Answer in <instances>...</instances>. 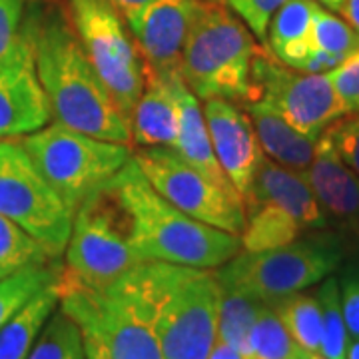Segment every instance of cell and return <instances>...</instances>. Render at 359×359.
<instances>
[{"label":"cell","instance_id":"cell-1","mask_svg":"<svg viewBox=\"0 0 359 359\" xmlns=\"http://www.w3.org/2000/svg\"><path fill=\"white\" fill-rule=\"evenodd\" d=\"M28 20L40 84L54 120L66 128L132 148L130 116L96 74L70 13L56 2L30 0Z\"/></svg>","mask_w":359,"mask_h":359},{"label":"cell","instance_id":"cell-2","mask_svg":"<svg viewBox=\"0 0 359 359\" xmlns=\"http://www.w3.org/2000/svg\"><path fill=\"white\" fill-rule=\"evenodd\" d=\"M112 287L152 327L162 359H208L218 339V271L142 262Z\"/></svg>","mask_w":359,"mask_h":359},{"label":"cell","instance_id":"cell-3","mask_svg":"<svg viewBox=\"0 0 359 359\" xmlns=\"http://www.w3.org/2000/svg\"><path fill=\"white\" fill-rule=\"evenodd\" d=\"M110 184L132 218V242L142 262L216 269L242 252L240 236L190 218L156 192L134 158Z\"/></svg>","mask_w":359,"mask_h":359},{"label":"cell","instance_id":"cell-4","mask_svg":"<svg viewBox=\"0 0 359 359\" xmlns=\"http://www.w3.org/2000/svg\"><path fill=\"white\" fill-rule=\"evenodd\" d=\"M256 40L224 0H194L182 76L196 98L248 100Z\"/></svg>","mask_w":359,"mask_h":359},{"label":"cell","instance_id":"cell-5","mask_svg":"<svg viewBox=\"0 0 359 359\" xmlns=\"http://www.w3.org/2000/svg\"><path fill=\"white\" fill-rule=\"evenodd\" d=\"M142 264L132 242V218L110 180L90 194L72 219L66 245V273L104 290Z\"/></svg>","mask_w":359,"mask_h":359},{"label":"cell","instance_id":"cell-6","mask_svg":"<svg viewBox=\"0 0 359 359\" xmlns=\"http://www.w3.org/2000/svg\"><path fill=\"white\" fill-rule=\"evenodd\" d=\"M22 144L42 178L72 214L132 158L130 146L100 140L58 122L28 134Z\"/></svg>","mask_w":359,"mask_h":359},{"label":"cell","instance_id":"cell-7","mask_svg":"<svg viewBox=\"0 0 359 359\" xmlns=\"http://www.w3.org/2000/svg\"><path fill=\"white\" fill-rule=\"evenodd\" d=\"M60 309L76 321L86 359H162L152 327L112 285L96 290L62 268Z\"/></svg>","mask_w":359,"mask_h":359},{"label":"cell","instance_id":"cell-8","mask_svg":"<svg viewBox=\"0 0 359 359\" xmlns=\"http://www.w3.org/2000/svg\"><path fill=\"white\" fill-rule=\"evenodd\" d=\"M339 262L341 248L334 238L294 240L264 252H240L222 266L218 280L224 287L271 304L320 283Z\"/></svg>","mask_w":359,"mask_h":359},{"label":"cell","instance_id":"cell-9","mask_svg":"<svg viewBox=\"0 0 359 359\" xmlns=\"http://www.w3.org/2000/svg\"><path fill=\"white\" fill-rule=\"evenodd\" d=\"M0 214L30 233L52 259L66 252L74 214L42 178L20 138L0 140Z\"/></svg>","mask_w":359,"mask_h":359},{"label":"cell","instance_id":"cell-10","mask_svg":"<svg viewBox=\"0 0 359 359\" xmlns=\"http://www.w3.org/2000/svg\"><path fill=\"white\" fill-rule=\"evenodd\" d=\"M78 40L106 88L132 114L146 86V62L108 0H70Z\"/></svg>","mask_w":359,"mask_h":359},{"label":"cell","instance_id":"cell-11","mask_svg":"<svg viewBox=\"0 0 359 359\" xmlns=\"http://www.w3.org/2000/svg\"><path fill=\"white\" fill-rule=\"evenodd\" d=\"M250 80L252 88L245 102L268 104L287 124L309 138L318 140L330 124L347 114L325 74L285 66L269 48H257Z\"/></svg>","mask_w":359,"mask_h":359},{"label":"cell","instance_id":"cell-12","mask_svg":"<svg viewBox=\"0 0 359 359\" xmlns=\"http://www.w3.org/2000/svg\"><path fill=\"white\" fill-rule=\"evenodd\" d=\"M132 158L152 188L170 204L208 226L242 236L245 228L244 200L222 190L218 184L184 162L172 148L150 146L138 150Z\"/></svg>","mask_w":359,"mask_h":359},{"label":"cell","instance_id":"cell-13","mask_svg":"<svg viewBox=\"0 0 359 359\" xmlns=\"http://www.w3.org/2000/svg\"><path fill=\"white\" fill-rule=\"evenodd\" d=\"M50 118V102L40 84L32 30L26 14L22 36L0 62V140L34 134Z\"/></svg>","mask_w":359,"mask_h":359},{"label":"cell","instance_id":"cell-14","mask_svg":"<svg viewBox=\"0 0 359 359\" xmlns=\"http://www.w3.org/2000/svg\"><path fill=\"white\" fill-rule=\"evenodd\" d=\"M192 13L194 0H152L126 18L148 70L164 78L182 74Z\"/></svg>","mask_w":359,"mask_h":359},{"label":"cell","instance_id":"cell-15","mask_svg":"<svg viewBox=\"0 0 359 359\" xmlns=\"http://www.w3.org/2000/svg\"><path fill=\"white\" fill-rule=\"evenodd\" d=\"M204 118L219 166L244 200L264 156L254 122L250 114L224 98L205 100Z\"/></svg>","mask_w":359,"mask_h":359},{"label":"cell","instance_id":"cell-16","mask_svg":"<svg viewBox=\"0 0 359 359\" xmlns=\"http://www.w3.org/2000/svg\"><path fill=\"white\" fill-rule=\"evenodd\" d=\"M273 204L292 214L304 230L321 228L325 224L323 210L316 200L306 172H297L262 156L250 194L244 198V205Z\"/></svg>","mask_w":359,"mask_h":359},{"label":"cell","instance_id":"cell-17","mask_svg":"<svg viewBox=\"0 0 359 359\" xmlns=\"http://www.w3.org/2000/svg\"><path fill=\"white\" fill-rule=\"evenodd\" d=\"M166 80L172 86V92H174L176 102H178V136H176L172 150L184 162H188L198 172H202L205 178L218 184L222 190H226L231 196L242 198L236 192V188L231 186V182L226 176V172L219 166L214 146H212L210 132H208L204 110L200 108L198 98L194 96L192 90L186 86L182 74L166 76Z\"/></svg>","mask_w":359,"mask_h":359},{"label":"cell","instance_id":"cell-18","mask_svg":"<svg viewBox=\"0 0 359 359\" xmlns=\"http://www.w3.org/2000/svg\"><path fill=\"white\" fill-rule=\"evenodd\" d=\"M306 178L323 212L359 224V176L341 160L325 132L316 142V154Z\"/></svg>","mask_w":359,"mask_h":359},{"label":"cell","instance_id":"cell-19","mask_svg":"<svg viewBox=\"0 0 359 359\" xmlns=\"http://www.w3.org/2000/svg\"><path fill=\"white\" fill-rule=\"evenodd\" d=\"M132 140L138 146H174L178 136V102L166 78L146 68V86L132 114Z\"/></svg>","mask_w":359,"mask_h":359},{"label":"cell","instance_id":"cell-20","mask_svg":"<svg viewBox=\"0 0 359 359\" xmlns=\"http://www.w3.org/2000/svg\"><path fill=\"white\" fill-rule=\"evenodd\" d=\"M248 114L254 122L262 150L273 162L297 172H306L316 154V138H309L287 124L268 104H248Z\"/></svg>","mask_w":359,"mask_h":359},{"label":"cell","instance_id":"cell-21","mask_svg":"<svg viewBox=\"0 0 359 359\" xmlns=\"http://www.w3.org/2000/svg\"><path fill=\"white\" fill-rule=\"evenodd\" d=\"M316 4L313 0H287L269 22V50L280 62L295 70L304 68L313 50L311 28Z\"/></svg>","mask_w":359,"mask_h":359},{"label":"cell","instance_id":"cell-22","mask_svg":"<svg viewBox=\"0 0 359 359\" xmlns=\"http://www.w3.org/2000/svg\"><path fill=\"white\" fill-rule=\"evenodd\" d=\"M58 280V278H56ZM56 280L34 294L0 330V359H26L42 327L60 304Z\"/></svg>","mask_w":359,"mask_h":359},{"label":"cell","instance_id":"cell-23","mask_svg":"<svg viewBox=\"0 0 359 359\" xmlns=\"http://www.w3.org/2000/svg\"><path fill=\"white\" fill-rule=\"evenodd\" d=\"M304 226L273 204H256L245 208V228L240 236L244 252H264L297 240Z\"/></svg>","mask_w":359,"mask_h":359},{"label":"cell","instance_id":"cell-24","mask_svg":"<svg viewBox=\"0 0 359 359\" xmlns=\"http://www.w3.org/2000/svg\"><path fill=\"white\" fill-rule=\"evenodd\" d=\"M271 308L297 346L304 347L308 353H320L321 308L318 297L297 292L271 302Z\"/></svg>","mask_w":359,"mask_h":359},{"label":"cell","instance_id":"cell-25","mask_svg":"<svg viewBox=\"0 0 359 359\" xmlns=\"http://www.w3.org/2000/svg\"><path fill=\"white\" fill-rule=\"evenodd\" d=\"M266 302L256 297L240 294L236 290L222 285V299H219L218 318V341L233 347L242 353H248L250 334L257 320L259 309Z\"/></svg>","mask_w":359,"mask_h":359},{"label":"cell","instance_id":"cell-26","mask_svg":"<svg viewBox=\"0 0 359 359\" xmlns=\"http://www.w3.org/2000/svg\"><path fill=\"white\" fill-rule=\"evenodd\" d=\"M245 359H308V351L297 346L271 304H264L250 334Z\"/></svg>","mask_w":359,"mask_h":359},{"label":"cell","instance_id":"cell-27","mask_svg":"<svg viewBox=\"0 0 359 359\" xmlns=\"http://www.w3.org/2000/svg\"><path fill=\"white\" fill-rule=\"evenodd\" d=\"M62 268L65 266L56 264V259H50L44 264H30L0 280V330L32 295L54 282Z\"/></svg>","mask_w":359,"mask_h":359},{"label":"cell","instance_id":"cell-28","mask_svg":"<svg viewBox=\"0 0 359 359\" xmlns=\"http://www.w3.org/2000/svg\"><path fill=\"white\" fill-rule=\"evenodd\" d=\"M318 302L321 308V347L320 355L325 359H346L349 334H347L339 282L335 278H325L318 292Z\"/></svg>","mask_w":359,"mask_h":359},{"label":"cell","instance_id":"cell-29","mask_svg":"<svg viewBox=\"0 0 359 359\" xmlns=\"http://www.w3.org/2000/svg\"><path fill=\"white\" fill-rule=\"evenodd\" d=\"M26 359H86L76 321L62 309L52 313Z\"/></svg>","mask_w":359,"mask_h":359},{"label":"cell","instance_id":"cell-30","mask_svg":"<svg viewBox=\"0 0 359 359\" xmlns=\"http://www.w3.org/2000/svg\"><path fill=\"white\" fill-rule=\"evenodd\" d=\"M50 259L52 257L30 233L0 214V280L30 264H44Z\"/></svg>","mask_w":359,"mask_h":359},{"label":"cell","instance_id":"cell-31","mask_svg":"<svg viewBox=\"0 0 359 359\" xmlns=\"http://www.w3.org/2000/svg\"><path fill=\"white\" fill-rule=\"evenodd\" d=\"M311 46L313 50L327 52L346 60L347 56L359 52V32L346 18H339L332 11L316 4Z\"/></svg>","mask_w":359,"mask_h":359},{"label":"cell","instance_id":"cell-32","mask_svg":"<svg viewBox=\"0 0 359 359\" xmlns=\"http://www.w3.org/2000/svg\"><path fill=\"white\" fill-rule=\"evenodd\" d=\"M341 156V160L359 176V112H347L323 130Z\"/></svg>","mask_w":359,"mask_h":359},{"label":"cell","instance_id":"cell-33","mask_svg":"<svg viewBox=\"0 0 359 359\" xmlns=\"http://www.w3.org/2000/svg\"><path fill=\"white\" fill-rule=\"evenodd\" d=\"M231 11L245 22L254 32V36L264 40L268 36V28L273 14L282 8L287 0H224Z\"/></svg>","mask_w":359,"mask_h":359},{"label":"cell","instance_id":"cell-34","mask_svg":"<svg viewBox=\"0 0 359 359\" xmlns=\"http://www.w3.org/2000/svg\"><path fill=\"white\" fill-rule=\"evenodd\" d=\"M28 6L30 0H0V62L22 36Z\"/></svg>","mask_w":359,"mask_h":359},{"label":"cell","instance_id":"cell-35","mask_svg":"<svg viewBox=\"0 0 359 359\" xmlns=\"http://www.w3.org/2000/svg\"><path fill=\"white\" fill-rule=\"evenodd\" d=\"M327 80L344 102L347 112H359V52L347 56L341 65L330 70Z\"/></svg>","mask_w":359,"mask_h":359},{"label":"cell","instance_id":"cell-36","mask_svg":"<svg viewBox=\"0 0 359 359\" xmlns=\"http://www.w3.org/2000/svg\"><path fill=\"white\" fill-rule=\"evenodd\" d=\"M341 309L347 325V334L351 339L359 337V273L347 276L341 287Z\"/></svg>","mask_w":359,"mask_h":359},{"label":"cell","instance_id":"cell-37","mask_svg":"<svg viewBox=\"0 0 359 359\" xmlns=\"http://www.w3.org/2000/svg\"><path fill=\"white\" fill-rule=\"evenodd\" d=\"M112 6H114L118 14H122V18L126 20L128 16H132L134 13H138L140 8H144L148 2H152V0H108Z\"/></svg>","mask_w":359,"mask_h":359},{"label":"cell","instance_id":"cell-38","mask_svg":"<svg viewBox=\"0 0 359 359\" xmlns=\"http://www.w3.org/2000/svg\"><path fill=\"white\" fill-rule=\"evenodd\" d=\"M208 359H245V355L242 351H238V349H233V347L226 346V344H222V341L216 339V344L212 347Z\"/></svg>","mask_w":359,"mask_h":359},{"label":"cell","instance_id":"cell-39","mask_svg":"<svg viewBox=\"0 0 359 359\" xmlns=\"http://www.w3.org/2000/svg\"><path fill=\"white\" fill-rule=\"evenodd\" d=\"M339 13L359 32V0H346Z\"/></svg>","mask_w":359,"mask_h":359},{"label":"cell","instance_id":"cell-40","mask_svg":"<svg viewBox=\"0 0 359 359\" xmlns=\"http://www.w3.org/2000/svg\"><path fill=\"white\" fill-rule=\"evenodd\" d=\"M313 2H320L323 8H327L332 13H339L346 0H313Z\"/></svg>","mask_w":359,"mask_h":359},{"label":"cell","instance_id":"cell-41","mask_svg":"<svg viewBox=\"0 0 359 359\" xmlns=\"http://www.w3.org/2000/svg\"><path fill=\"white\" fill-rule=\"evenodd\" d=\"M346 359H359V337H355V339H349Z\"/></svg>","mask_w":359,"mask_h":359},{"label":"cell","instance_id":"cell-42","mask_svg":"<svg viewBox=\"0 0 359 359\" xmlns=\"http://www.w3.org/2000/svg\"><path fill=\"white\" fill-rule=\"evenodd\" d=\"M308 359H325V358L320 355V353H308Z\"/></svg>","mask_w":359,"mask_h":359}]
</instances>
